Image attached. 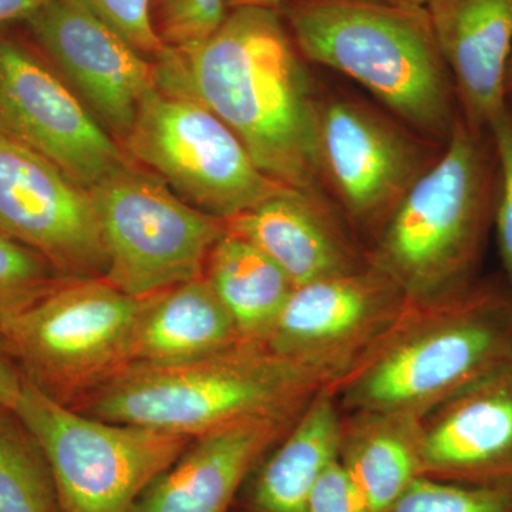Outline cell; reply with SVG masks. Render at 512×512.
Returning a JSON list of instances; mask_svg holds the SVG:
<instances>
[{"instance_id": "obj_1", "label": "cell", "mask_w": 512, "mask_h": 512, "mask_svg": "<svg viewBox=\"0 0 512 512\" xmlns=\"http://www.w3.org/2000/svg\"><path fill=\"white\" fill-rule=\"evenodd\" d=\"M153 62L157 89L207 107L271 180L326 194L318 160L319 96L278 10H228L200 45L165 47Z\"/></svg>"}, {"instance_id": "obj_2", "label": "cell", "mask_w": 512, "mask_h": 512, "mask_svg": "<svg viewBox=\"0 0 512 512\" xmlns=\"http://www.w3.org/2000/svg\"><path fill=\"white\" fill-rule=\"evenodd\" d=\"M512 362V288L478 281L416 305L329 393L343 412L383 410L423 419L451 396Z\"/></svg>"}, {"instance_id": "obj_3", "label": "cell", "mask_w": 512, "mask_h": 512, "mask_svg": "<svg viewBox=\"0 0 512 512\" xmlns=\"http://www.w3.org/2000/svg\"><path fill=\"white\" fill-rule=\"evenodd\" d=\"M284 16L306 62L345 74L396 119L446 146L460 107L426 8L288 0Z\"/></svg>"}, {"instance_id": "obj_4", "label": "cell", "mask_w": 512, "mask_h": 512, "mask_svg": "<svg viewBox=\"0 0 512 512\" xmlns=\"http://www.w3.org/2000/svg\"><path fill=\"white\" fill-rule=\"evenodd\" d=\"M497 192L490 130H473L460 114L441 156L366 248L367 262L416 305L467 291L478 281Z\"/></svg>"}, {"instance_id": "obj_5", "label": "cell", "mask_w": 512, "mask_h": 512, "mask_svg": "<svg viewBox=\"0 0 512 512\" xmlns=\"http://www.w3.org/2000/svg\"><path fill=\"white\" fill-rule=\"evenodd\" d=\"M322 390L311 370L244 342L190 362L130 363L69 407L192 439L232 421L301 412Z\"/></svg>"}, {"instance_id": "obj_6", "label": "cell", "mask_w": 512, "mask_h": 512, "mask_svg": "<svg viewBox=\"0 0 512 512\" xmlns=\"http://www.w3.org/2000/svg\"><path fill=\"white\" fill-rule=\"evenodd\" d=\"M146 301L104 278H64L0 320V348L37 389L72 406L128 365Z\"/></svg>"}, {"instance_id": "obj_7", "label": "cell", "mask_w": 512, "mask_h": 512, "mask_svg": "<svg viewBox=\"0 0 512 512\" xmlns=\"http://www.w3.org/2000/svg\"><path fill=\"white\" fill-rule=\"evenodd\" d=\"M13 412L45 451L60 512H133L191 437L87 416L25 379Z\"/></svg>"}, {"instance_id": "obj_8", "label": "cell", "mask_w": 512, "mask_h": 512, "mask_svg": "<svg viewBox=\"0 0 512 512\" xmlns=\"http://www.w3.org/2000/svg\"><path fill=\"white\" fill-rule=\"evenodd\" d=\"M106 248V279L147 298L204 276L224 220L185 202L163 180L131 161L90 188Z\"/></svg>"}, {"instance_id": "obj_9", "label": "cell", "mask_w": 512, "mask_h": 512, "mask_svg": "<svg viewBox=\"0 0 512 512\" xmlns=\"http://www.w3.org/2000/svg\"><path fill=\"white\" fill-rule=\"evenodd\" d=\"M121 147L185 202L228 220L285 190L262 173L221 119L198 101L154 89Z\"/></svg>"}, {"instance_id": "obj_10", "label": "cell", "mask_w": 512, "mask_h": 512, "mask_svg": "<svg viewBox=\"0 0 512 512\" xmlns=\"http://www.w3.org/2000/svg\"><path fill=\"white\" fill-rule=\"evenodd\" d=\"M443 150V144L373 104L343 96L319 97L323 187L352 231L370 242Z\"/></svg>"}, {"instance_id": "obj_11", "label": "cell", "mask_w": 512, "mask_h": 512, "mask_svg": "<svg viewBox=\"0 0 512 512\" xmlns=\"http://www.w3.org/2000/svg\"><path fill=\"white\" fill-rule=\"evenodd\" d=\"M400 286L367 262L295 286L265 346L311 370L332 389L409 311Z\"/></svg>"}, {"instance_id": "obj_12", "label": "cell", "mask_w": 512, "mask_h": 512, "mask_svg": "<svg viewBox=\"0 0 512 512\" xmlns=\"http://www.w3.org/2000/svg\"><path fill=\"white\" fill-rule=\"evenodd\" d=\"M0 131L86 190L133 161L52 64L8 37H0Z\"/></svg>"}, {"instance_id": "obj_13", "label": "cell", "mask_w": 512, "mask_h": 512, "mask_svg": "<svg viewBox=\"0 0 512 512\" xmlns=\"http://www.w3.org/2000/svg\"><path fill=\"white\" fill-rule=\"evenodd\" d=\"M0 232L64 278H104L106 248L90 191L0 131Z\"/></svg>"}, {"instance_id": "obj_14", "label": "cell", "mask_w": 512, "mask_h": 512, "mask_svg": "<svg viewBox=\"0 0 512 512\" xmlns=\"http://www.w3.org/2000/svg\"><path fill=\"white\" fill-rule=\"evenodd\" d=\"M23 22L94 119L123 144L141 103L156 89L153 60L67 0H49Z\"/></svg>"}, {"instance_id": "obj_15", "label": "cell", "mask_w": 512, "mask_h": 512, "mask_svg": "<svg viewBox=\"0 0 512 512\" xmlns=\"http://www.w3.org/2000/svg\"><path fill=\"white\" fill-rule=\"evenodd\" d=\"M421 476L512 487V362L421 419Z\"/></svg>"}, {"instance_id": "obj_16", "label": "cell", "mask_w": 512, "mask_h": 512, "mask_svg": "<svg viewBox=\"0 0 512 512\" xmlns=\"http://www.w3.org/2000/svg\"><path fill=\"white\" fill-rule=\"evenodd\" d=\"M302 412L249 417L192 437L133 512H231L251 471Z\"/></svg>"}, {"instance_id": "obj_17", "label": "cell", "mask_w": 512, "mask_h": 512, "mask_svg": "<svg viewBox=\"0 0 512 512\" xmlns=\"http://www.w3.org/2000/svg\"><path fill=\"white\" fill-rule=\"evenodd\" d=\"M224 224L268 255L295 286L367 264L366 249L326 194L285 188Z\"/></svg>"}, {"instance_id": "obj_18", "label": "cell", "mask_w": 512, "mask_h": 512, "mask_svg": "<svg viewBox=\"0 0 512 512\" xmlns=\"http://www.w3.org/2000/svg\"><path fill=\"white\" fill-rule=\"evenodd\" d=\"M426 10L453 77L461 117L473 130H487L508 104L512 0H430Z\"/></svg>"}, {"instance_id": "obj_19", "label": "cell", "mask_w": 512, "mask_h": 512, "mask_svg": "<svg viewBox=\"0 0 512 512\" xmlns=\"http://www.w3.org/2000/svg\"><path fill=\"white\" fill-rule=\"evenodd\" d=\"M340 409L322 390L251 471L231 512H308L313 488L338 456Z\"/></svg>"}, {"instance_id": "obj_20", "label": "cell", "mask_w": 512, "mask_h": 512, "mask_svg": "<svg viewBox=\"0 0 512 512\" xmlns=\"http://www.w3.org/2000/svg\"><path fill=\"white\" fill-rule=\"evenodd\" d=\"M244 343L205 276L147 296L130 363L190 362ZM248 343V342H247Z\"/></svg>"}, {"instance_id": "obj_21", "label": "cell", "mask_w": 512, "mask_h": 512, "mask_svg": "<svg viewBox=\"0 0 512 512\" xmlns=\"http://www.w3.org/2000/svg\"><path fill=\"white\" fill-rule=\"evenodd\" d=\"M336 460L375 512L421 477V419L383 410L340 412Z\"/></svg>"}, {"instance_id": "obj_22", "label": "cell", "mask_w": 512, "mask_h": 512, "mask_svg": "<svg viewBox=\"0 0 512 512\" xmlns=\"http://www.w3.org/2000/svg\"><path fill=\"white\" fill-rule=\"evenodd\" d=\"M204 276L242 340L265 346L295 289L289 276L261 249L227 229L211 249Z\"/></svg>"}, {"instance_id": "obj_23", "label": "cell", "mask_w": 512, "mask_h": 512, "mask_svg": "<svg viewBox=\"0 0 512 512\" xmlns=\"http://www.w3.org/2000/svg\"><path fill=\"white\" fill-rule=\"evenodd\" d=\"M0 512H60L45 451L6 407H0Z\"/></svg>"}, {"instance_id": "obj_24", "label": "cell", "mask_w": 512, "mask_h": 512, "mask_svg": "<svg viewBox=\"0 0 512 512\" xmlns=\"http://www.w3.org/2000/svg\"><path fill=\"white\" fill-rule=\"evenodd\" d=\"M386 512H512V487H476L421 476Z\"/></svg>"}, {"instance_id": "obj_25", "label": "cell", "mask_w": 512, "mask_h": 512, "mask_svg": "<svg viewBox=\"0 0 512 512\" xmlns=\"http://www.w3.org/2000/svg\"><path fill=\"white\" fill-rule=\"evenodd\" d=\"M63 279L42 255L0 232V320L36 301Z\"/></svg>"}, {"instance_id": "obj_26", "label": "cell", "mask_w": 512, "mask_h": 512, "mask_svg": "<svg viewBox=\"0 0 512 512\" xmlns=\"http://www.w3.org/2000/svg\"><path fill=\"white\" fill-rule=\"evenodd\" d=\"M153 25L168 49H191L215 32L228 9L225 0H153Z\"/></svg>"}, {"instance_id": "obj_27", "label": "cell", "mask_w": 512, "mask_h": 512, "mask_svg": "<svg viewBox=\"0 0 512 512\" xmlns=\"http://www.w3.org/2000/svg\"><path fill=\"white\" fill-rule=\"evenodd\" d=\"M99 19L148 59L156 60L165 46L153 25V0H67Z\"/></svg>"}, {"instance_id": "obj_28", "label": "cell", "mask_w": 512, "mask_h": 512, "mask_svg": "<svg viewBox=\"0 0 512 512\" xmlns=\"http://www.w3.org/2000/svg\"><path fill=\"white\" fill-rule=\"evenodd\" d=\"M491 137L498 161V192L494 231L504 281L512 288V104L491 120Z\"/></svg>"}, {"instance_id": "obj_29", "label": "cell", "mask_w": 512, "mask_h": 512, "mask_svg": "<svg viewBox=\"0 0 512 512\" xmlns=\"http://www.w3.org/2000/svg\"><path fill=\"white\" fill-rule=\"evenodd\" d=\"M308 512H375L346 471L333 461L313 488Z\"/></svg>"}, {"instance_id": "obj_30", "label": "cell", "mask_w": 512, "mask_h": 512, "mask_svg": "<svg viewBox=\"0 0 512 512\" xmlns=\"http://www.w3.org/2000/svg\"><path fill=\"white\" fill-rule=\"evenodd\" d=\"M23 377L19 367L6 355L5 350L0 348V407L15 409L20 393H22Z\"/></svg>"}, {"instance_id": "obj_31", "label": "cell", "mask_w": 512, "mask_h": 512, "mask_svg": "<svg viewBox=\"0 0 512 512\" xmlns=\"http://www.w3.org/2000/svg\"><path fill=\"white\" fill-rule=\"evenodd\" d=\"M49 0H0V26L29 18Z\"/></svg>"}, {"instance_id": "obj_32", "label": "cell", "mask_w": 512, "mask_h": 512, "mask_svg": "<svg viewBox=\"0 0 512 512\" xmlns=\"http://www.w3.org/2000/svg\"><path fill=\"white\" fill-rule=\"evenodd\" d=\"M288 0H225L227 9L237 8H264L278 10L284 6Z\"/></svg>"}, {"instance_id": "obj_33", "label": "cell", "mask_w": 512, "mask_h": 512, "mask_svg": "<svg viewBox=\"0 0 512 512\" xmlns=\"http://www.w3.org/2000/svg\"><path fill=\"white\" fill-rule=\"evenodd\" d=\"M505 97L508 103L512 104V53L508 62L507 73H505Z\"/></svg>"}, {"instance_id": "obj_34", "label": "cell", "mask_w": 512, "mask_h": 512, "mask_svg": "<svg viewBox=\"0 0 512 512\" xmlns=\"http://www.w3.org/2000/svg\"><path fill=\"white\" fill-rule=\"evenodd\" d=\"M389 2L400 3V5L416 6V8H426L430 0H389Z\"/></svg>"}]
</instances>
